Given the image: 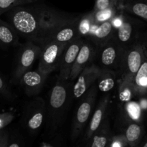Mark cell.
I'll return each mask as SVG.
<instances>
[{
    "mask_svg": "<svg viewBox=\"0 0 147 147\" xmlns=\"http://www.w3.org/2000/svg\"><path fill=\"white\" fill-rule=\"evenodd\" d=\"M79 20V17L65 15L45 7L41 33L37 44L42 47L51 42L69 43L80 37Z\"/></svg>",
    "mask_w": 147,
    "mask_h": 147,
    "instance_id": "6da1fadb",
    "label": "cell"
},
{
    "mask_svg": "<svg viewBox=\"0 0 147 147\" xmlns=\"http://www.w3.org/2000/svg\"><path fill=\"white\" fill-rule=\"evenodd\" d=\"M73 83L69 80L57 78L50 90L47 102L45 127L50 137L53 138L63 125L70 102L73 98Z\"/></svg>",
    "mask_w": 147,
    "mask_h": 147,
    "instance_id": "7a4b0ae2",
    "label": "cell"
},
{
    "mask_svg": "<svg viewBox=\"0 0 147 147\" xmlns=\"http://www.w3.org/2000/svg\"><path fill=\"white\" fill-rule=\"evenodd\" d=\"M45 7H13L6 12L8 22L19 35L37 43L40 36Z\"/></svg>",
    "mask_w": 147,
    "mask_h": 147,
    "instance_id": "3957f363",
    "label": "cell"
},
{
    "mask_svg": "<svg viewBox=\"0 0 147 147\" xmlns=\"http://www.w3.org/2000/svg\"><path fill=\"white\" fill-rule=\"evenodd\" d=\"M146 48L142 39L123 47L119 73L120 80L133 83L145 57Z\"/></svg>",
    "mask_w": 147,
    "mask_h": 147,
    "instance_id": "277c9868",
    "label": "cell"
},
{
    "mask_svg": "<svg viewBox=\"0 0 147 147\" xmlns=\"http://www.w3.org/2000/svg\"><path fill=\"white\" fill-rule=\"evenodd\" d=\"M97 84L93 83L91 87L80 98V101L74 113L71 127V141L74 142L87 125L88 121L93 114L97 98Z\"/></svg>",
    "mask_w": 147,
    "mask_h": 147,
    "instance_id": "5b68a950",
    "label": "cell"
},
{
    "mask_svg": "<svg viewBox=\"0 0 147 147\" xmlns=\"http://www.w3.org/2000/svg\"><path fill=\"white\" fill-rule=\"evenodd\" d=\"M47 101L42 98L34 96L24 108L21 119L22 126L32 135L41 129L45 123Z\"/></svg>",
    "mask_w": 147,
    "mask_h": 147,
    "instance_id": "8992f818",
    "label": "cell"
},
{
    "mask_svg": "<svg viewBox=\"0 0 147 147\" xmlns=\"http://www.w3.org/2000/svg\"><path fill=\"white\" fill-rule=\"evenodd\" d=\"M42 51V47L32 41H27L21 46L16 57L12 74L13 83L20 81L23 74L30 70L34 62L39 59Z\"/></svg>",
    "mask_w": 147,
    "mask_h": 147,
    "instance_id": "52a82bcc",
    "label": "cell"
},
{
    "mask_svg": "<svg viewBox=\"0 0 147 147\" xmlns=\"http://www.w3.org/2000/svg\"><path fill=\"white\" fill-rule=\"evenodd\" d=\"M123 49L114 37L97 47L95 64L100 68H107L119 72L121 61Z\"/></svg>",
    "mask_w": 147,
    "mask_h": 147,
    "instance_id": "ba28073f",
    "label": "cell"
},
{
    "mask_svg": "<svg viewBox=\"0 0 147 147\" xmlns=\"http://www.w3.org/2000/svg\"><path fill=\"white\" fill-rule=\"evenodd\" d=\"M144 23L123 12L121 24L116 28L114 39L122 47L134 43L141 40V30Z\"/></svg>",
    "mask_w": 147,
    "mask_h": 147,
    "instance_id": "9c48e42d",
    "label": "cell"
},
{
    "mask_svg": "<svg viewBox=\"0 0 147 147\" xmlns=\"http://www.w3.org/2000/svg\"><path fill=\"white\" fill-rule=\"evenodd\" d=\"M68 43L51 42L42 46V51L39 57L38 69L50 74L58 70L64 50Z\"/></svg>",
    "mask_w": 147,
    "mask_h": 147,
    "instance_id": "30bf717a",
    "label": "cell"
},
{
    "mask_svg": "<svg viewBox=\"0 0 147 147\" xmlns=\"http://www.w3.org/2000/svg\"><path fill=\"white\" fill-rule=\"evenodd\" d=\"M96 51L97 47L91 40L88 38L84 40L69 76L70 81L76 80L83 69L94 63Z\"/></svg>",
    "mask_w": 147,
    "mask_h": 147,
    "instance_id": "8fae6325",
    "label": "cell"
},
{
    "mask_svg": "<svg viewBox=\"0 0 147 147\" xmlns=\"http://www.w3.org/2000/svg\"><path fill=\"white\" fill-rule=\"evenodd\" d=\"M100 72V67L95 63L83 69L76 79V83L73 84V98L76 99L80 98L92 85L96 83Z\"/></svg>",
    "mask_w": 147,
    "mask_h": 147,
    "instance_id": "7c38bea8",
    "label": "cell"
},
{
    "mask_svg": "<svg viewBox=\"0 0 147 147\" xmlns=\"http://www.w3.org/2000/svg\"><path fill=\"white\" fill-rule=\"evenodd\" d=\"M85 39L78 37L67 44L62 56L61 62L59 67L58 78L68 80L73 66L76 60L78 54L81 48Z\"/></svg>",
    "mask_w": 147,
    "mask_h": 147,
    "instance_id": "4fadbf2b",
    "label": "cell"
},
{
    "mask_svg": "<svg viewBox=\"0 0 147 147\" xmlns=\"http://www.w3.org/2000/svg\"><path fill=\"white\" fill-rule=\"evenodd\" d=\"M47 76L48 74L38 68L34 71L28 70L23 74L19 83L27 96L34 97L41 92Z\"/></svg>",
    "mask_w": 147,
    "mask_h": 147,
    "instance_id": "5bb4252c",
    "label": "cell"
},
{
    "mask_svg": "<svg viewBox=\"0 0 147 147\" xmlns=\"http://www.w3.org/2000/svg\"><path fill=\"white\" fill-rule=\"evenodd\" d=\"M109 96L106 95V96L101 98L100 102L98 104L96 110L92 114L91 119H90L89 124L87 129H86L84 136H83V142L86 145L88 143L89 141L93 136V134L98 129L105 118L108 116V110L109 107Z\"/></svg>",
    "mask_w": 147,
    "mask_h": 147,
    "instance_id": "9a60e30c",
    "label": "cell"
},
{
    "mask_svg": "<svg viewBox=\"0 0 147 147\" xmlns=\"http://www.w3.org/2000/svg\"><path fill=\"white\" fill-rule=\"evenodd\" d=\"M115 31L116 27L113 24L112 18L98 24L88 39L91 40L98 47L113 38Z\"/></svg>",
    "mask_w": 147,
    "mask_h": 147,
    "instance_id": "2e32d148",
    "label": "cell"
},
{
    "mask_svg": "<svg viewBox=\"0 0 147 147\" xmlns=\"http://www.w3.org/2000/svg\"><path fill=\"white\" fill-rule=\"evenodd\" d=\"M112 136L113 134L111 129L110 120L107 116L98 129L93 134V136L86 146L90 147L109 146Z\"/></svg>",
    "mask_w": 147,
    "mask_h": 147,
    "instance_id": "e0dca14e",
    "label": "cell"
},
{
    "mask_svg": "<svg viewBox=\"0 0 147 147\" xmlns=\"http://www.w3.org/2000/svg\"><path fill=\"white\" fill-rule=\"evenodd\" d=\"M123 134L125 135L129 146H140L143 142L144 130L142 124L134 121H127L123 126Z\"/></svg>",
    "mask_w": 147,
    "mask_h": 147,
    "instance_id": "ac0fdd59",
    "label": "cell"
},
{
    "mask_svg": "<svg viewBox=\"0 0 147 147\" xmlns=\"http://www.w3.org/2000/svg\"><path fill=\"white\" fill-rule=\"evenodd\" d=\"M20 45V35L8 22L0 19V47L7 48Z\"/></svg>",
    "mask_w": 147,
    "mask_h": 147,
    "instance_id": "d6986e66",
    "label": "cell"
},
{
    "mask_svg": "<svg viewBox=\"0 0 147 147\" xmlns=\"http://www.w3.org/2000/svg\"><path fill=\"white\" fill-rule=\"evenodd\" d=\"M135 95L139 97H147V50L139 71L133 80Z\"/></svg>",
    "mask_w": 147,
    "mask_h": 147,
    "instance_id": "ffe728a7",
    "label": "cell"
},
{
    "mask_svg": "<svg viewBox=\"0 0 147 147\" xmlns=\"http://www.w3.org/2000/svg\"><path fill=\"white\" fill-rule=\"evenodd\" d=\"M117 71L111 69L100 68V74L96 80L98 90L103 92H109L116 86Z\"/></svg>",
    "mask_w": 147,
    "mask_h": 147,
    "instance_id": "44dd1931",
    "label": "cell"
},
{
    "mask_svg": "<svg viewBox=\"0 0 147 147\" xmlns=\"http://www.w3.org/2000/svg\"><path fill=\"white\" fill-rule=\"evenodd\" d=\"M124 9L129 13L147 22V1L126 0L123 4Z\"/></svg>",
    "mask_w": 147,
    "mask_h": 147,
    "instance_id": "7402d4cb",
    "label": "cell"
},
{
    "mask_svg": "<svg viewBox=\"0 0 147 147\" xmlns=\"http://www.w3.org/2000/svg\"><path fill=\"white\" fill-rule=\"evenodd\" d=\"M119 92L121 101L128 102L136 96L133 83L120 80L119 85Z\"/></svg>",
    "mask_w": 147,
    "mask_h": 147,
    "instance_id": "603a6c76",
    "label": "cell"
},
{
    "mask_svg": "<svg viewBox=\"0 0 147 147\" xmlns=\"http://www.w3.org/2000/svg\"><path fill=\"white\" fill-rule=\"evenodd\" d=\"M121 1V0H96L93 10L100 11V10H105L108 9L119 8Z\"/></svg>",
    "mask_w": 147,
    "mask_h": 147,
    "instance_id": "cb8c5ba5",
    "label": "cell"
},
{
    "mask_svg": "<svg viewBox=\"0 0 147 147\" xmlns=\"http://www.w3.org/2000/svg\"><path fill=\"white\" fill-rule=\"evenodd\" d=\"M0 96L9 100H13L15 98V95L11 91L9 86H8L1 74H0Z\"/></svg>",
    "mask_w": 147,
    "mask_h": 147,
    "instance_id": "d4e9b609",
    "label": "cell"
},
{
    "mask_svg": "<svg viewBox=\"0 0 147 147\" xmlns=\"http://www.w3.org/2000/svg\"><path fill=\"white\" fill-rule=\"evenodd\" d=\"M129 146L127 140L123 134L118 135H113L111 139L110 144L109 146L111 147H124Z\"/></svg>",
    "mask_w": 147,
    "mask_h": 147,
    "instance_id": "484cf974",
    "label": "cell"
},
{
    "mask_svg": "<svg viewBox=\"0 0 147 147\" xmlns=\"http://www.w3.org/2000/svg\"><path fill=\"white\" fill-rule=\"evenodd\" d=\"M17 5H22L20 0H0V16Z\"/></svg>",
    "mask_w": 147,
    "mask_h": 147,
    "instance_id": "4316f807",
    "label": "cell"
},
{
    "mask_svg": "<svg viewBox=\"0 0 147 147\" xmlns=\"http://www.w3.org/2000/svg\"><path fill=\"white\" fill-rule=\"evenodd\" d=\"M24 146V141L17 132L9 131V142L8 147H20Z\"/></svg>",
    "mask_w": 147,
    "mask_h": 147,
    "instance_id": "83f0119b",
    "label": "cell"
},
{
    "mask_svg": "<svg viewBox=\"0 0 147 147\" xmlns=\"http://www.w3.org/2000/svg\"><path fill=\"white\" fill-rule=\"evenodd\" d=\"M13 119H14V115L12 113L8 112L0 113V129L7 127Z\"/></svg>",
    "mask_w": 147,
    "mask_h": 147,
    "instance_id": "f1b7e54d",
    "label": "cell"
},
{
    "mask_svg": "<svg viewBox=\"0 0 147 147\" xmlns=\"http://www.w3.org/2000/svg\"><path fill=\"white\" fill-rule=\"evenodd\" d=\"M9 142V130L7 127L0 129V147H8Z\"/></svg>",
    "mask_w": 147,
    "mask_h": 147,
    "instance_id": "f546056e",
    "label": "cell"
},
{
    "mask_svg": "<svg viewBox=\"0 0 147 147\" xmlns=\"http://www.w3.org/2000/svg\"><path fill=\"white\" fill-rule=\"evenodd\" d=\"M142 40L144 45L145 48H146V50H147V28L144 31V32L143 33V35H142Z\"/></svg>",
    "mask_w": 147,
    "mask_h": 147,
    "instance_id": "4dcf8cb0",
    "label": "cell"
},
{
    "mask_svg": "<svg viewBox=\"0 0 147 147\" xmlns=\"http://www.w3.org/2000/svg\"><path fill=\"white\" fill-rule=\"evenodd\" d=\"M37 1V0H22V5L27 4H30L32 2H34V1Z\"/></svg>",
    "mask_w": 147,
    "mask_h": 147,
    "instance_id": "1f68e13d",
    "label": "cell"
},
{
    "mask_svg": "<svg viewBox=\"0 0 147 147\" xmlns=\"http://www.w3.org/2000/svg\"><path fill=\"white\" fill-rule=\"evenodd\" d=\"M141 146H143V147H147V139L145 140L144 143L143 144H141Z\"/></svg>",
    "mask_w": 147,
    "mask_h": 147,
    "instance_id": "d6a6232c",
    "label": "cell"
},
{
    "mask_svg": "<svg viewBox=\"0 0 147 147\" xmlns=\"http://www.w3.org/2000/svg\"><path fill=\"white\" fill-rule=\"evenodd\" d=\"M20 1H21V4L22 5V0H20Z\"/></svg>",
    "mask_w": 147,
    "mask_h": 147,
    "instance_id": "836d02e7",
    "label": "cell"
}]
</instances>
